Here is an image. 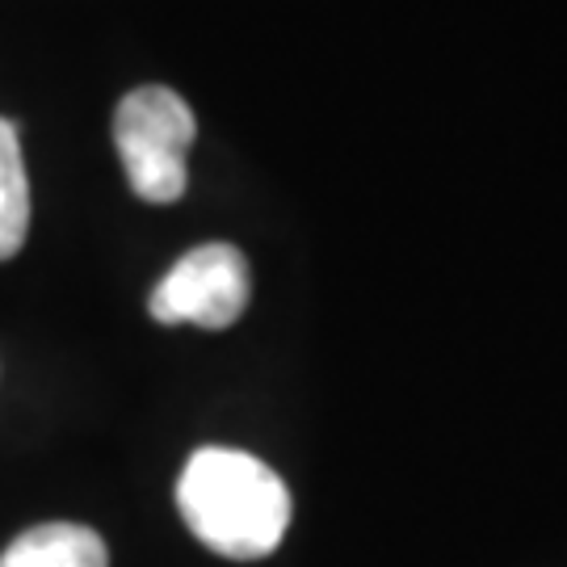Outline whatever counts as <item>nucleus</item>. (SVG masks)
Segmentation results:
<instances>
[{
	"label": "nucleus",
	"mask_w": 567,
	"mask_h": 567,
	"mask_svg": "<svg viewBox=\"0 0 567 567\" xmlns=\"http://www.w3.org/2000/svg\"><path fill=\"white\" fill-rule=\"evenodd\" d=\"M177 508L189 534L224 559H265L290 529V492L274 466L231 446L189 454L177 480Z\"/></svg>",
	"instance_id": "nucleus-1"
},
{
	"label": "nucleus",
	"mask_w": 567,
	"mask_h": 567,
	"mask_svg": "<svg viewBox=\"0 0 567 567\" xmlns=\"http://www.w3.org/2000/svg\"><path fill=\"white\" fill-rule=\"evenodd\" d=\"M248 261L236 244H198L164 274L147 311L156 324H198L206 332H224L248 307Z\"/></svg>",
	"instance_id": "nucleus-3"
},
{
	"label": "nucleus",
	"mask_w": 567,
	"mask_h": 567,
	"mask_svg": "<svg viewBox=\"0 0 567 567\" xmlns=\"http://www.w3.org/2000/svg\"><path fill=\"white\" fill-rule=\"evenodd\" d=\"M198 140V118L182 93L164 84L131 89L114 110V147L126 182L143 203H177L189 185L185 156Z\"/></svg>",
	"instance_id": "nucleus-2"
},
{
	"label": "nucleus",
	"mask_w": 567,
	"mask_h": 567,
	"mask_svg": "<svg viewBox=\"0 0 567 567\" xmlns=\"http://www.w3.org/2000/svg\"><path fill=\"white\" fill-rule=\"evenodd\" d=\"M30 231V182L21 161L18 126L0 118V261L18 257Z\"/></svg>",
	"instance_id": "nucleus-5"
},
{
	"label": "nucleus",
	"mask_w": 567,
	"mask_h": 567,
	"mask_svg": "<svg viewBox=\"0 0 567 567\" xmlns=\"http://www.w3.org/2000/svg\"><path fill=\"white\" fill-rule=\"evenodd\" d=\"M0 567H110L102 534L76 522H47L18 534L0 555Z\"/></svg>",
	"instance_id": "nucleus-4"
}]
</instances>
